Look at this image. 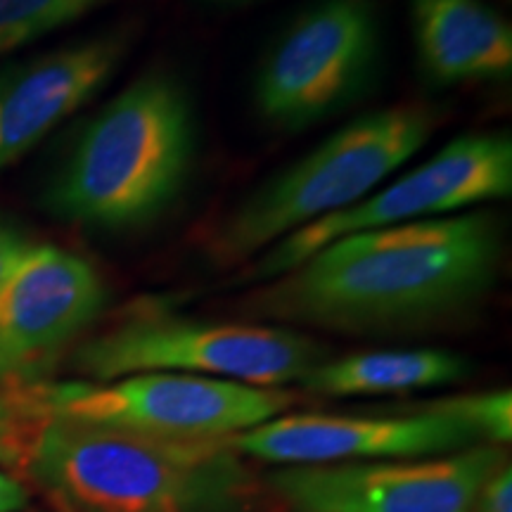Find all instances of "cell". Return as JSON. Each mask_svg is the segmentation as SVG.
<instances>
[{"mask_svg":"<svg viewBox=\"0 0 512 512\" xmlns=\"http://www.w3.org/2000/svg\"><path fill=\"white\" fill-rule=\"evenodd\" d=\"M503 254L501 216L484 209L363 230L256 285L247 309L358 335L430 328L482 304Z\"/></svg>","mask_w":512,"mask_h":512,"instance_id":"6da1fadb","label":"cell"},{"mask_svg":"<svg viewBox=\"0 0 512 512\" xmlns=\"http://www.w3.org/2000/svg\"><path fill=\"white\" fill-rule=\"evenodd\" d=\"M195 155L190 88L169 69H150L88 119L43 202L57 219L79 226L143 228L181 197Z\"/></svg>","mask_w":512,"mask_h":512,"instance_id":"7a4b0ae2","label":"cell"},{"mask_svg":"<svg viewBox=\"0 0 512 512\" xmlns=\"http://www.w3.org/2000/svg\"><path fill=\"white\" fill-rule=\"evenodd\" d=\"M60 512H240L252 496L228 439H159L50 415L24 463Z\"/></svg>","mask_w":512,"mask_h":512,"instance_id":"3957f363","label":"cell"},{"mask_svg":"<svg viewBox=\"0 0 512 512\" xmlns=\"http://www.w3.org/2000/svg\"><path fill=\"white\" fill-rule=\"evenodd\" d=\"M437 128L427 105H394L349 121L242 197L207 240V261L242 266L309 223L354 207L425 147Z\"/></svg>","mask_w":512,"mask_h":512,"instance_id":"277c9868","label":"cell"},{"mask_svg":"<svg viewBox=\"0 0 512 512\" xmlns=\"http://www.w3.org/2000/svg\"><path fill=\"white\" fill-rule=\"evenodd\" d=\"M320 361V344L285 328L140 311L79 344L72 366L95 382L183 373L278 389L302 382Z\"/></svg>","mask_w":512,"mask_h":512,"instance_id":"5b68a950","label":"cell"},{"mask_svg":"<svg viewBox=\"0 0 512 512\" xmlns=\"http://www.w3.org/2000/svg\"><path fill=\"white\" fill-rule=\"evenodd\" d=\"M510 195V131L463 133L448 140L427 162L392 183L380 185L354 207L309 223L275 242L249 261L240 278L256 285L268 283L347 235L460 214L477 204L508 200Z\"/></svg>","mask_w":512,"mask_h":512,"instance_id":"8992f818","label":"cell"},{"mask_svg":"<svg viewBox=\"0 0 512 512\" xmlns=\"http://www.w3.org/2000/svg\"><path fill=\"white\" fill-rule=\"evenodd\" d=\"M380 50L373 0H318L261 60L256 114L278 131H304L332 117L366 93Z\"/></svg>","mask_w":512,"mask_h":512,"instance_id":"52a82bcc","label":"cell"},{"mask_svg":"<svg viewBox=\"0 0 512 512\" xmlns=\"http://www.w3.org/2000/svg\"><path fill=\"white\" fill-rule=\"evenodd\" d=\"M50 415L159 439H228L290 411L285 389L183 373L43 382Z\"/></svg>","mask_w":512,"mask_h":512,"instance_id":"ba28073f","label":"cell"},{"mask_svg":"<svg viewBox=\"0 0 512 512\" xmlns=\"http://www.w3.org/2000/svg\"><path fill=\"white\" fill-rule=\"evenodd\" d=\"M501 465L496 446L477 444L427 460L287 465L271 484L294 512H472Z\"/></svg>","mask_w":512,"mask_h":512,"instance_id":"9c48e42d","label":"cell"},{"mask_svg":"<svg viewBox=\"0 0 512 512\" xmlns=\"http://www.w3.org/2000/svg\"><path fill=\"white\" fill-rule=\"evenodd\" d=\"M235 451L273 465L413 460L477 446V432L451 403L411 415L294 413L230 437Z\"/></svg>","mask_w":512,"mask_h":512,"instance_id":"30bf717a","label":"cell"},{"mask_svg":"<svg viewBox=\"0 0 512 512\" xmlns=\"http://www.w3.org/2000/svg\"><path fill=\"white\" fill-rule=\"evenodd\" d=\"M133 43L121 27L0 72V171L48 138L105 88Z\"/></svg>","mask_w":512,"mask_h":512,"instance_id":"8fae6325","label":"cell"},{"mask_svg":"<svg viewBox=\"0 0 512 512\" xmlns=\"http://www.w3.org/2000/svg\"><path fill=\"white\" fill-rule=\"evenodd\" d=\"M107 285L91 261L55 245H31L0 287V335L50 368L100 318Z\"/></svg>","mask_w":512,"mask_h":512,"instance_id":"7c38bea8","label":"cell"},{"mask_svg":"<svg viewBox=\"0 0 512 512\" xmlns=\"http://www.w3.org/2000/svg\"><path fill=\"white\" fill-rule=\"evenodd\" d=\"M420 72L432 86L501 81L512 72V29L482 0H413Z\"/></svg>","mask_w":512,"mask_h":512,"instance_id":"4fadbf2b","label":"cell"},{"mask_svg":"<svg viewBox=\"0 0 512 512\" xmlns=\"http://www.w3.org/2000/svg\"><path fill=\"white\" fill-rule=\"evenodd\" d=\"M470 361L446 349H387L320 361L299 382L323 396L401 394L465 380Z\"/></svg>","mask_w":512,"mask_h":512,"instance_id":"5bb4252c","label":"cell"},{"mask_svg":"<svg viewBox=\"0 0 512 512\" xmlns=\"http://www.w3.org/2000/svg\"><path fill=\"white\" fill-rule=\"evenodd\" d=\"M112 0H0V55L29 46Z\"/></svg>","mask_w":512,"mask_h":512,"instance_id":"9a60e30c","label":"cell"},{"mask_svg":"<svg viewBox=\"0 0 512 512\" xmlns=\"http://www.w3.org/2000/svg\"><path fill=\"white\" fill-rule=\"evenodd\" d=\"M48 418L43 382L0 387V467L24 470L36 434Z\"/></svg>","mask_w":512,"mask_h":512,"instance_id":"2e32d148","label":"cell"},{"mask_svg":"<svg viewBox=\"0 0 512 512\" xmlns=\"http://www.w3.org/2000/svg\"><path fill=\"white\" fill-rule=\"evenodd\" d=\"M456 413L470 422L479 441L508 444L512 437V394L508 389L448 399Z\"/></svg>","mask_w":512,"mask_h":512,"instance_id":"e0dca14e","label":"cell"},{"mask_svg":"<svg viewBox=\"0 0 512 512\" xmlns=\"http://www.w3.org/2000/svg\"><path fill=\"white\" fill-rule=\"evenodd\" d=\"M48 366L19 351L10 339L0 335V387H29L43 382Z\"/></svg>","mask_w":512,"mask_h":512,"instance_id":"ac0fdd59","label":"cell"},{"mask_svg":"<svg viewBox=\"0 0 512 512\" xmlns=\"http://www.w3.org/2000/svg\"><path fill=\"white\" fill-rule=\"evenodd\" d=\"M472 512H512V472L508 465L491 472L479 489Z\"/></svg>","mask_w":512,"mask_h":512,"instance_id":"d6986e66","label":"cell"},{"mask_svg":"<svg viewBox=\"0 0 512 512\" xmlns=\"http://www.w3.org/2000/svg\"><path fill=\"white\" fill-rule=\"evenodd\" d=\"M31 245L34 242L29 240V235L22 228L0 219V287L5 285V280L10 278V273L15 271V266L29 252Z\"/></svg>","mask_w":512,"mask_h":512,"instance_id":"ffe728a7","label":"cell"},{"mask_svg":"<svg viewBox=\"0 0 512 512\" xmlns=\"http://www.w3.org/2000/svg\"><path fill=\"white\" fill-rule=\"evenodd\" d=\"M29 501L27 486L15 475L0 472V512H19Z\"/></svg>","mask_w":512,"mask_h":512,"instance_id":"44dd1931","label":"cell"}]
</instances>
